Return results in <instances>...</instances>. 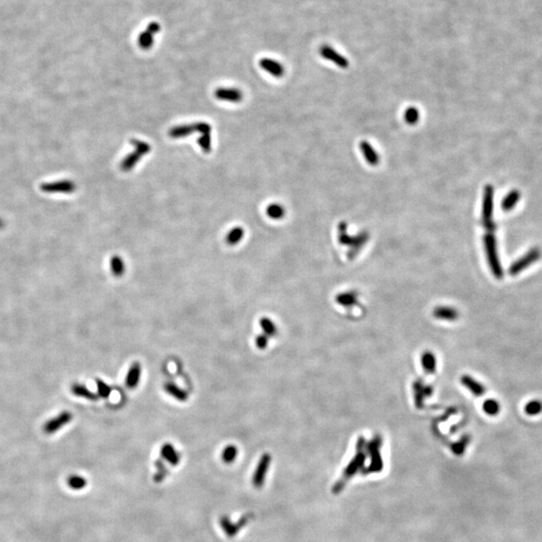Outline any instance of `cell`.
<instances>
[{
  "mask_svg": "<svg viewBox=\"0 0 542 542\" xmlns=\"http://www.w3.org/2000/svg\"><path fill=\"white\" fill-rule=\"evenodd\" d=\"M238 455V450L234 445H228L222 451V460L226 464H231L235 461Z\"/></svg>",
  "mask_w": 542,
  "mask_h": 542,
  "instance_id": "27",
  "label": "cell"
},
{
  "mask_svg": "<svg viewBox=\"0 0 542 542\" xmlns=\"http://www.w3.org/2000/svg\"><path fill=\"white\" fill-rule=\"evenodd\" d=\"M483 240H484V247H485L486 256H487L490 269L493 275L496 277L497 280H501L503 277V269L501 266V262L497 251L496 239H495L494 235L491 233V232H489V233L485 234Z\"/></svg>",
  "mask_w": 542,
  "mask_h": 542,
  "instance_id": "1",
  "label": "cell"
},
{
  "mask_svg": "<svg viewBox=\"0 0 542 542\" xmlns=\"http://www.w3.org/2000/svg\"><path fill=\"white\" fill-rule=\"evenodd\" d=\"M366 461V454L363 452V448L361 447V440H359L358 443V453L357 455L354 456V458L350 462V464L348 465V467L345 469L344 474L342 479L339 480L338 482H336L333 486V493H338L340 490H342L348 480H350L353 475L357 474L364 466Z\"/></svg>",
  "mask_w": 542,
  "mask_h": 542,
  "instance_id": "2",
  "label": "cell"
},
{
  "mask_svg": "<svg viewBox=\"0 0 542 542\" xmlns=\"http://www.w3.org/2000/svg\"><path fill=\"white\" fill-rule=\"evenodd\" d=\"M266 213L271 219L278 220V219L283 218L284 215H285V210H284L282 205L277 204V203H273V204H270L267 207Z\"/></svg>",
  "mask_w": 542,
  "mask_h": 542,
  "instance_id": "28",
  "label": "cell"
},
{
  "mask_svg": "<svg viewBox=\"0 0 542 542\" xmlns=\"http://www.w3.org/2000/svg\"><path fill=\"white\" fill-rule=\"evenodd\" d=\"M461 382L463 384L464 386H466V388L475 396H482L485 394V388L484 385H481L480 383H478L476 380H474L473 378H471L470 376H463L461 379Z\"/></svg>",
  "mask_w": 542,
  "mask_h": 542,
  "instance_id": "16",
  "label": "cell"
},
{
  "mask_svg": "<svg viewBox=\"0 0 542 542\" xmlns=\"http://www.w3.org/2000/svg\"><path fill=\"white\" fill-rule=\"evenodd\" d=\"M419 119H420V113L417 107L410 106L407 108L405 112V121L409 123V125H415V123L419 121Z\"/></svg>",
  "mask_w": 542,
  "mask_h": 542,
  "instance_id": "30",
  "label": "cell"
},
{
  "mask_svg": "<svg viewBox=\"0 0 542 542\" xmlns=\"http://www.w3.org/2000/svg\"><path fill=\"white\" fill-rule=\"evenodd\" d=\"M483 410L489 416H496L500 411L499 402L494 400H487L483 405Z\"/></svg>",
  "mask_w": 542,
  "mask_h": 542,
  "instance_id": "31",
  "label": "cell"
},
{
  "mask_svg": "<svg viewBox=\"0 0 542 542\" xmlns=\"http://www.w3.org/2000/svg\"><path fill=\"white\" fill-rule=\"evenodd\" d=\"M270 462H271V456L268 453L263 455L259 460L255 473L253 475V484L258 489L261 488L265 482V479H266L265 477L270 466Z\"/></svg>",
  "mask_w": 542,
  "mask_h": 542,
  "instance_id": "9",
  "label": "cell"
},
{
  "mask_svg": "<svg viewBox=\"0 0 542 542\" xmlns=\"http://www.w3.org/2000/svg\"><path fill=\"white\" fill-rule=\"evenodd\" d=\"M319 54L325 58L329 61H332L334 65H336L337 67L342 68V69H347L350 66L349 63V59L347 57H345L344 55L340 54L338 52H336L333 48H332L331 45L329 44H323L319 48Z\"/></svg>",
  "mask_w": 542,
  "mask_h": 542,
  "instance_id": "8",
  "label": "cell"
},
{
  "mask_svg": "<svg viewBox=\"0 0 542 542\" xmlns=\"http://www.w3.org/2000/svg\"><path fill=\"white\" fill-rule=\"evenodd\" d=\"M382 445L381 437H375L367 445V450L370 453L371 463L369 467L364 472V474L381 472L383 469V460L380 454V448Z\"/></svg>",
  "mask_w": 542,
  "mask_h": 542,
  "instance_id": "4",
  "label": "cell"
},
{
  "mask_svg": "<svg viewBox=\"0 0 542 542\" xmlns=\"http://www.w3.org/2000/svg\"><path fill=\"white\" fill-rule=\"evenodd\" d=\"M434 316L438 319L443 320H455L458 318V312L453 307L449 306H439L434 309Z\"/></svg>",
  "mask_w": 542,
  "mask_h": 542,
  "instance_id": "15",
  "label": "cell"
},
{
  "mask_svg": "<svg viewBox=\"0 0 542 542\" xmlns=\"http://www.w3.org/2000/svg\"><path fill=\"white\" fill-rule=\"evenodd\" d=\"M469 441H470V438L468 436H466V437H463L460 442L454 444V446H453L454 453L456 455H462L463 452L465 451V449H466Z\"/></svg>",
  "mask_w": 542,
  "mask_h": 542,
  "instance_id": "35",
  "label": "cell"
},
{
  "mask_svg": "<svg viewBox=\"0 0 542 542\" xmlns=\"http://www.w3.org/2000/svg\"><path fill=\"white\" fill-rule=\"evenodd\" d=\"M493 209H494V188L491 185H487L483 193L482 202V224L488 231L495 229L493 222Z\"/></svg>",
  "mask_w": 542,
  "mask_h": 542,
  "instance_id": "3",
  "label": "cell"
},
{
  "mask_svg": "<svg viewBox=\"0 0 542 542\" xmlns=\"http://www.w3.org/2000/svg\"><path fill=\"white\" fill-rule=\"evenodd\" d=\"M194 132H196L195 123H191V125H183V126H177L172 128L169 131V136L173 139H178V138L188 137Z\"/></svg>",
  "mask_w": 542,
  "mask_h": 542,
  "instance_id": "19",
  "label": "cell"
},
{
  "mask_svg": "<svg viewBox=\"0 0 542 542\" xmlns=\"http://www.w3.org/2000/svg\"><path fill=\"white\" fill-rule=\"evenodd\" d=\"M164 389H165L166 393H168L170 396H172L177 401L186 402L188 400V393L186 392L185 390L181 389L179 385H177L174 383H171V382L166 383L164 385Z\"/></svg>",
  "mask_w": 542,
  "mask_h": 542,
  "instance_id": "17",
  "label": "cell"
},
{
  "mask_svg": "<svg viewBox=\"0 0 542 542\" xmlns=\"http://www.w3.org/2000/svg\"><path fill=\"white\" fill-rule=\"evenodd\" d=\"M215 97L224 102L239 103L243 99V94L235 87H219L215 90Z\"/></svg>",
  "mask_w": 542,
  "mask_h": 542,
  "instance_id": "10",
  "label": "cell"
},
{
  "mask_svg": "<svg viewBox=\"0 0 542 542\" xmlns=\"http://www.w3.org/2000/svg\"><path fill=\"white\" fill-rule=\"evenodd\" d=\"M195 128H196V132L200 133L201 135L203 134H210L211 133V126L207 122H196L195 123Z\"/></svg>",
  "mask_w": 542,
  "mask_h": 542,
  "instance_id": "40",
  "label": "cell"
},
{
  "mask_svg": "<svg viewBox=\"0 0 542 542\" xmlns=\"http://www.w3.org/2000/svg\"><path fill=\"white\" fill-rule=\"evenodd\" d=\"M260 328L263 331V333L267 336H275L277 333V328L275 323L269 319L268 317H262L259 321Z\"/></svg>",
  "mask_w": 542,
  "mask_h": 542,
  "instance_id": "25",
  "label": "cell"
},
{
  "mask_svg": "<svg viewBox=\"0 0 542 542\" xmlns=\"http://www.w3.org/2000/svg\"><path fill=\"white\" fill-rule=\"evenodd\" d=\"M255 345L258 349L263 350L265 349L268 346V336L264 333L259 334L258 336H256L255 338Z\"/></svg>",
  "mask_w": 542,
  "mask_h": 542,
  "instance_id": "38",
  "label": "cell"
},
{
  "mask_svg": "<svg viewBox=\"0 0 542 542\" xmlns=\"http://www.w3.org/2000/svg\"><path fill=\"white\" fill-rule=\"evenodd\" d=\"M71 393L76 397L85 398L89 401H97L99 399V396L95 393H92L85 385L77 384V383L71 385Z\"/></svg>",
  "mask_w": 542,
  "mask_h": 542,
  "instance_id": "18",
  "label": "cell"
},
{
  "mask_svg": "<svg viewBox=\"0 0 542 542\" xmlns=\"http://www.w3.org/2000/svg\"><path fill=\"white\" fill-rule=\"evenodd\" d=\"M540 257H541V250L537 248V247H534V248L530 249L525 255L517 259L513 264L510 266L509 273L511 275H517L518 273H520L521 271L525 270L528 266L533 264V263L537 261Z\"/></svg>",
  "mask_w": 542,
  "mask_h": 542,
  "instance_id": "5",
  "label": "cell"
},
{
  "mask_svg": "<svg viewBox=\"0 0 542 542\" xmlns=\"http://www.w3.org/2000/svg\"><path fill=\"white\" fill-rule=\"evenodd\" d=\"M110 267H111L112 273L117 277H120V276L123 275V273H125V271H126L125 262H123L122 257H120L118 255H115L111 258Z\"/></svg>",
  "mask_w": 542,
  "mask_h": 542,
  "instance_id": "23",
  "label": "cell"
},
{
  "mask_svg": "<svg viewBox=\"0 0 542 542\" xmlns=\"http://www.w3.org/2000/svg\"><path fill=\"white\" fill-rule=\"evenodd\" d=\"M156 466L158 467V474H157L156 476H155V477H156V480H157L158 482L163 481L164 478H165L166 475L168 474V471H167L166 467L163 465V463H162L161 461H157Z\"/></svg>",
  "mask_w": 542,
  "mask_h": 542,
  "instance_id": "39",
  "label": "cell"
},
{
  "mask_svg": "<svg viewBox=\"0 0 542 542\" xmlns=\"http://www.w3.org/2000/svg\"><path fill=\"white\" fill-rule=\"evenodd\" d=\"M96 384H97V386H98V394H99L100 397L105 398V399L110 397V395L112 393V388L110 385H108L107 384H105L104 381H102L100 379L96 380Z\"/></svg>",
  "mask_w": 542,
  "mask_h": 542,
  "instance_id": "33",
  "label": "cell"
},
{
  "mask_svg": "<svg viewBox=\"0 0 542 542\" xmlns=\"http://www.w3.org/2000/svg\"><path fill=\"white\" fill-rule=\"evenodd\" d=\"M161 30V25L157 21L150 22L146 29L139 35L138 37V44L140 48L144 51L150 50L154 45L155 35H156Z\"/></svg>",
  "mask_w": 542,
  "mask_h": 542,
  "instance_id": "7",
  "label": "cell"
},
{
  "mask_svg": "<svg viewBox=\"0 0 542 542\" xmlns=\"http://www.w3.org/2000/svg\"><path fill=\"white\" fill-rule=\"evenodd\" d=\"M525 413L529 416H535L542 412V402L540 401H531L526 404L524 408Z\"/></svg>",
  "mask_w": 542,
  "mask_h": 542,
  "instance_id": "29",
  "label": "cell"
},
{
  "mask_svg": "<svg viewBox=\"0 0 542 542\" xmlns=\"http://www.w3.org/2000/svg\"><path fill=\"white\" fill-rule=\"evenodd\" d=\"M244 236V230L242 227L232 228L226 236V242L229 245H236L239 243Z\"/></svg>",
  "mask_w": 542,
  "mask_h": 542,
  "instance_id": "24",
  "label": "cell"
},
{
  "mask_svg": "<svg viewBox=\"0 0 542 542\" xmlns=\"http://www.w3.org/2000/svg\"><path fill=\"white\" fill-rule=\"evenodd\" d=\"M422 366L428 373H434L436 370V358L432 352L427 351L422 355Z\"/></svg>",
  "mask_w": 542,
  "mask_h": 542,
  "instance_id": "26",
  "label": "cell"
},
{
  "mask_svg": "<svg viewBox=\"0 0 542 542\" xmlns=\"http://www.w3.org/2000/svg\"><path fill=\"white\" fill-rule=\"evenodd\" d=\"M519 199H520V193L517 190H512L511 192H509L502 201L503 210L505 211L512 210L518 203Z\"/></svg>",
  "mask_w": 542,
  "mask_h": 542,
  "instance_id": "21",
  "label": "cell"
},
{
  "mask_svg": "<svg viewBox=\"0 0 542 542\" xmlns=\"http://www.w3.org/2000/svg\"><path fill=\"white\" fill-rule=\"evenodd\" d=\"M425 393L423 386L421 385V383H417L415 385V397H416V404L417 407L421 408L422 407V402H423V394Z\"/></svg>",
  "mask_w": 542,
  "mask_h": 542,
  "instance_id": "36",
  "label": "cell"
},
{
  "mask_svg": "<svg viewBox=\"0 0 542 542\" xmlns=\"http://www.w3.org/2000/svg\"><path fill=\"white\" fill-rule=\"evenodd\" d=\"M68 486L74 491H81L87 485V480L79 474L70 475L68 478Z\"/></svg>",
  "mask_w": 542,
  "mask_h": 542,
  "instance_id": "20",
  "label": "cell"
},
{
  "mask_svg": "<svg viewBox=\"0 0 542 542\" xmlns=\"http://www.w3.org/2000/svg\"><path fill=\"white\" fill-rule=\"evenodd\" d=\"M198 144L205 153L211 151V136L210 134H203L198 139Z\"/></svg>",
  "mask_w": 542,
  "mask_h": 542,
  "instance_id": "34",
  "label": "cell"
},
{
  "mask_svg": "<svg viewBox=\"0 0 542 542\" xmlns=\"http://www.w3.org/2000/svg\"><path fill=\"white\" fill-rule=\"evenodd\" d=\"M360 148L362 153L364 154L365 159L367 160V162L371 165V166H376L379 164L380 162V156L379 154L376 152V150L374 149V147L371 146L368 142L367 141H363L360 144Z\"/></svg>",
  "mask_w": 542,
  "mask_h": 542,
  "instance_id": "13",
  "label": "cell"
},
{
  "mask_svg": "<svg viewBox=\"0 0 542 542\" xmlns=\"http://www.w3.org/2000/svg\"><path fill=\"white\" fill-rule=\"evenodd\" d=\"M141 158H142L141 155L137 153L136 151H134L133 153L129 154L128 156L122 161L121 169L125 172L130 171V170H132L138 164V162L141 160Z\"/></svg>",
  "mask_w": 542,
  "mask_h": 542,
  "instance_id": "22",
  "label": "cell"
},
{
  "mask_svg": "<svg viewBox=\"0 0 542 542\" xmlns=\"http://www.w3.org/2000/svg\"><path fill=\"white\" fill-rule=\"evenodd\" d=\"M336 300L338 303L343 304V305H350L355 301V297L353 294L350 293H346V294H340L336 297Z\"/></svg>",
  "mask_w": 542,
  "mask_h": 542,
  "instance_id": "37",
  "label": "cell"
},
{
  "mask_svg": "<svg viewBox=\"0 0 542 542\" xmlns=\"http://www.w3.org/2000/svg\"><path fill=\"white\" fill-rule=\"evenodd\" d=\"M142 374V367L139 363H134L128 370V374L126 376V385L130 389H134L139 385L141 379Z\"/></svg>",
  "mask_w": 542,
  "mask_h": 542,
  "instance_id": "12",
  "label": "cell"
},
{
  "mask_svg": "<svg viewBox=\"0 0 542 542\" xmlns=\"http://www.w3.org/2000/svg\"><path fill=\"white\" fill-rule=\"evenodd\" d=\"M259 66L274 77H281L285 72L284 67L280 63L269 57H262L259 60Z\"/></svg>",
  "mask_w": 542,
  "mask_h": 542,
  "instance_id": "11",
  "label": "cell"
},
{
  "mask_svg": "<svg viewBox=\"0 0 542 542\" xmlns=\"http://www.w3.org/2000/svg\"><path fill=\"white\" fill-rule=\"evenodd\" d=\"M131 144L135 147V151L137 153H139L141 155V156H144V155H147L150 151H151V147L148 143L140 141V140H136V139H133L131 141Z\"/></svg>",
  "mask_w": 542,
  "mask_h": 542,
  "instance_id": "32",
  "label": "cell"
},
{
  "mask_svg": "<svg viewBox=\"0 0 542 542\" xmlns=\"http://www.w3.org/2000/svg\"><path fill=\"white\" fill-rule=\"evenodd\" d=\"M161 456L173 466H176L180 462V455L172 444L166 443L161 449Z\"/></svg>",
  "mask_w": 542,
  "mask_h": 542,
  "instance_id": "14",
  "label": "cell"
},
{
  "mask_svg": "<svg viewBox=\"0 0 542 542\" xmlns=\"http://www.w3.org/2000/svg\"><path fill=\"white\" fill-rule=\"evenodd\" d=\"M72 418L73 416L71 415L70 412L69 411L61 412L56 417L45 422L42 428L43 432L46 434V435H52V434L58 432L61 428L69 425L72 420Z\"/></svg>",
  "mask_w": 542,
  "mask_h": 542,
  "instance_id": "6",
  "label": "cell"
}]
</instances>
